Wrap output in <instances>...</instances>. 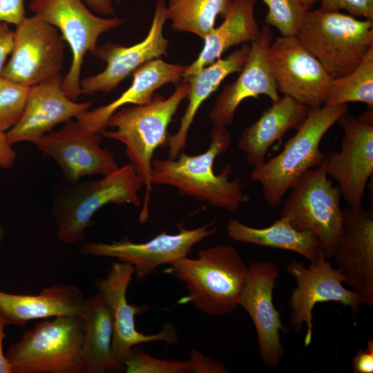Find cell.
<instances>
[{"label": "cell", "instance_id": "18", "mask_svg": "<svg viewBox=\"0 0 373 373\" xmlns=\"http://www.w3.org/2000/svg\"><path fill=\"white\" fill-rule=\"evenodd\" d=\"M165 0H156L151 28L146 37L130 46L107 42L97 47L95 55L105 61L101 73L80 81L82 93H107L145 63L167 54L169 40L163 35L168 19Z\"/></svg>", "mask_w": 373, "mask_h": 373}, {"label": "cell", "instance_id": "43", "mask_svg": "<svg viewBox=\"0 0 373 373\" xmlns=\"http://www.w3.org/2000/svg\"><path fill=\"white\" fill-rule=\"evenodd\" d=\"M9 82L0 75V89L5 86Z\"/></svg>", "mask_w": 373, "mask_h": 373}, {"label": "cell", "instance_id": "31", "mask_svg": "<svg viewBox=\"0 0 373 373\" xmlns=\"http://www.w3.org/2000/svg\"><path fill=\"white\" fill-rule=\"evenodd\" d=\"M256 2L258 0H251ZM268 8L266 25L274 26L281 36H295L306 12L309 10L300 0H261Z\"/></svg>", "mask_w": 373, "mask_h": 373}, {"label": "cell", "instance_id": "10", "mask_svg": "<svg viewBox=\"0 0 373 373\" xmlns=\"http://www.w3.org/2000/svg\"><path fill=\"white\" fill-rule=\"evenodd\" d=\"M16 26L11 56L1 75L28 87L60 77L65 44L58 30L35 15Z\"/></svg>", "mask_w": 373, "mask_h": 373}, {"label": "cell", "instance_id": "14", "mask_svg": "<svg viewBox=\"0 0 373 373\" xmlns=\"http://www.w3.org/2000/svg\"><path fill=\"white\" fill-rule=\"evenodd\" d=\"M336 123L343 135L340 149L327 155L326 173L338 182L349 207H361L373 175V121L347 111Z\"/></svg>", "mask_w": 373, "mask_h": 373}, {"label": "cell", "instance_id": "45", "mask_svg": "<svg viewBox=\"0 0 373 373\" xmlns=\"http://www.w3.org/2000/svg\"><path fill=\"white\" fill-rule=\"evenodd\" d=\"M0 269H1V264H0Z\"/></svg>", "mask_w": 373, "mask_h": 373}, {"label": "cell", "instance_id": "36", "mask_svg": "<svg viewBox=\"0 0 373 373\" xmlns=\"http://www.w3.org/2000/svg\"><path fill=\"white\" fill-rule=\"evenodd\" d=\"M25 17L24 0H0V22L17 26Z\"/></svg>", "mask_w": 373, "mask_h": 373}, {"label": "cell", "instance_id": "35", "mask_svg": "<svg viewBox=\"0 0 373 373\" xmlns=\"http://www.w3.org/2000/svg\"><path fill=\"white\" fill-rule=\"evenodd\" d=\"M191 372L193 373H227L225 365L220 361L210 358L196 349H193L187 361Z\"/></svg>", "mask_w": 373, "mask_h": 373}, {"label": "cell", "instance_id": "42", "mask_svg": "<svg viewBox=\"0 0 373 373\" xmlns=\"http://www.w3.org/2000/svg\"><path fill=\"white\" fill-rule=\"evenodd\" d=\"M300 2L308 9L313 6V5L319 0H300Z\"/></svg>", "mask_w": 373, "mask_h": 373}, {"label": "cell", "instance_id": "17", "mask_svg": "<svg viewBox=\"0 0 373 373\" xmlns=\"http://www.w3.org/2000/svg\"><path fill=\"white\" fill-rule=\"evenodd\" d=\"M101 140L99 133L88 131L75 118L33 143L43 154L52 158L67 180L74 183L87 175H106L119 167L113 154L101 147Z\"/></svg>", "mask_w": 373, "mask_h": 373}, {"label": "cell", "instance_id": "38", "mask_svg": "<svg viewBox=\"0 0 373 373\" xmlns=\"http://www.w3.org/2000/svg\"><path fill=\"white\" fill-rule=\"evenodd\" d=\"M14 40V31L8 23L0 22V75L7 57L11 54Z\"/></svg>", "mask_w": 373, "mask_h": 373}, {"label": "cell", "instance_id": "5", "mask_svg": "<svg viewBox=\"0 0 373 373\" xmlns=\"http://www.w3.org/2000/svg\"><path fill=\"white\" fill-rule=\"evenodd\" d=\"M295 37L333 78L354 70L373 46V21L340 10H308Z\"/></svg>", "mask_w": 373, "mask_h": 373}, {"label": "cell", "instance_id": "24", "mask_svg": "<svg viewBox=\"0 0 373 373\" xmlns=\"http://www.w3.org/2000/svg\"><path fill=\"white\" fill-rule=\"evenodd\" d=\"M310 111L287 95L273 102L254 123L243 130L238 140V146L245 153L248 164L254 168L262 164L271 146L288 131L298 130Z\"/></svg>", "mask_w": 373, "mask_h": 373}, {"label": "cell", "instance_id": "44", "mask_svg": "<svg viewBox=\"0 0 373 373\" xmlns=\"http://www.w3.org/2000/svg\"><path fill=\"white\" fill-rule=\"evenodd\" d=\"M123 1V0H117L118 2H120V1Z\"/></svg>", "mask_w": 373, "mask_h": 373}, {"label": "cell", "instance_id": "41", "mask_svg": "<svg viewBox=\"0 0 373 373\" xmlns=\"http://www.w3.org/2000/svg\"><path fill=\"white\" fill-rule=\"evenodd\" d=\"M7 325L3 317L0 313V373H12L10 363L3 352V341L6 338L4 332L5 326Z\"/></svg>", "mask_w": 373, "mask_h": 373}, {"label": "cell", "instance_id": "40", "mask_svg": "<svg viewBox=\"0 0 373 373\" xmlns=\"http://www.w3.org/2000/svg\"><path fill=\"white\" fill-rule=\"evenodd\" d=\"M90 10L97 14L106 16L115 15L112 0H84Z\"/></svg>", "mask_w": 373, "mask_h": 373}, {"label": "cell", "instance_id": "27", "mask_svg": "<svg viewBox=\"0 0 373 373\" xmlns=\"http://www.w3.org/2000/svg\"><path fill=\"white\" fill-rule=\"evenodd\" d=\"M255 3L251 0H233L223 22L206 35L198 57L186 66L183 80L221 58L231 47L251 43L259 36L260 29L254 17Z\"/></svg>", "mask_w": 373, "mask_h": 373}, {"label": "cell", "instance_id": "8", "mask_svg": "<svg viewBox=\"0 0 373 373\" xmlns=\"http://www.w3.org/2000/svg\"><path fill=\"white\" fill-rule=\"evenodd\" d=\"M325 161L326 157L292 186L280 217L287 218L297 230L315 234L321 251L329 259L341 235L343 209L340 204L341 190L328 179Z\"/></svg>", "mask_w": 373, "mask_h": 373}, {"label": "cell", "instance_id": "32", "mask_svg": "<svg viewBox=\"0 0 373 373\" xmlns=\"http://www.w3.org/2000/svg\"><path fill=\"white\" fill-rule=\"evenodd\" d=\"M127 373H191L188 361L155 358L137 345L133 347L125 362Z\"/></svg>", "mask_w": 373, "mask_h": 373}, {"label": "cell", "instance_id": "30", "mask_svg": "<svg viewBox=\"0 0 373 373\" xmlns=\"http://www.w3.org/2000/svg\"><path fill=\"white\" fill-rule=\"evenodd\" d=\"M349 102H361L373 108V46L354 70L333 79L325 105Z\"/></svg>", "mask_w": 373, "mask_h": 373}, {"label": "cell", "instance_id": "15", "mask_svg": "<svg viewBox=\"0 0 373 373\" xmlns=\"http://www.w3.org/2000/svg\"><path fill=\"white\" fill-rule=\"evenodd\" d=\"M135 274L134 267L125 262H113L106 277L95 282L97 293L110 307L114 324L112 350L117 363L125 370V362L131 349L139 344L164 341L171 345L178 342L175 327L166 323L162 329L145 334L137 330L135 317L148 309L127 301L128 287Z\"/></svg>", "mask_w": 373, "mask_h": 373}, {"label": "cell", "instance_id": "1", "mask_svg": "<svg viewBox=\"0 0 373 373\" xmlns=\"http://www.w3.org/2000/svg\"><path fill=\"white\" fill-rule=\"evenodd\" d=\"M211 142L203 153L189 155L184 152L175 159H153L151 163L153 184L175 187L182 195H186L209 205L236 212L250 197L242 189L243 183L236 178L229 180L232 166L227 165L216 174L214 162L225 153L231 144L227 127L213 125Z\"/></svg>", "mask_w": 373, "mask_h": 373}, {"label": "cell", "instance_id": "6", "mask_svg": "<svg viewBox=\"0 0 373 373\" xmlns=\"http://www.w3.org/2000/svg\"><path fill=\"white\" fill-rule=\"evenodd\" d=\"M142 186L132 165L127 164L102 179L66 188L52 206L59 240L67 245L82 242L87 229L93 225L94 215L106 204L140 206Z\"/></svg>", "mask_w": 373, "mask_h": 373}, {"label": "cell", "instance_id": "29", "mask_svg": "<svg viewBox=\"0 0 373 373\" xmlns=\"http://www.w3.org/2000/svg\"><path fill=\"white\" fill-rule=\"evenodd\" d=\"M233 0H169L167 17L176 32H189L202 39L215 28L218 16L226 17Z\"/></svg>", "mask_w": 373, "mask_h": 373}, {"label": "cell", "instance_id": "28", "mask_svg": "<svg viewBox=\"0 0 373 373\" xmlns=\"http://www.w3.org/2000/svg\"><path fill=\"white\" fill-rule=\"evenodd\" d=\"M226 229L235 241L294 251L310 262L318 258L321 251L319 240L315 234L297 230L284 217L265 228L252 227L237 219H230Z\"/></svg>", "mask_w": 373, "mask_h": 373}, {"label": "cell", "instance_id": "25", "mask_svg": "<svg viewBox=\"0 0 373 373\" xmlns=\"http://www.w3.org/2000/svg\"><path fill=\"white\" fill-rule=\"evenodd\" d=\"M251 43L243 44L225 58H220L182 81L190 85L187 96L188 105L180 118L178 130L168 139L169 158L175 159L186 144L188 133L201 105L217 90L222 82L229 75L240 73L242 69Z\"/></svg>", "mask_w": 373, "mask_h": 373}, {"label": "cell", "instance_id": "3", "mask_svg": "<svg viewBox=\"0 0 373 373\" xmlns=\"http://www.w3.org/2000/svg\"><path fill=\"white\" fill-rule=\"evenodd\" d=\"M166 272L184 283L188 290L180 303H191L206 314L221 316L239 306L248 266L234 247L222 245L200 249L196 258H180Z\"/></svg>", "mask_w": 373, "mask_h": 373}, {"label": "cell", "instance_id": "4", "mask_svg": "<svg viewBox=\"0 0 373 373\" xmlns=\"http://www.w3.org/2000/svg\"><path fill=\"white\" fill-rule=\"evenodd\" d=\"M348 111V104L311 109L302 126L285 142L282 151L254 168L249 176L261 184L264 199L269 206H279L300 177L324 161L327 154L321 151V142Z\"/></svg>", "mask_w": 373, "mask_h": 373}, {"label": "cell", "instance_id": "9", "mask_svg": "<svg viewBox=\"0 0 373 373\" xmlns=\"http://www.w3.org/2000/svg\"><path fill=\"white\" fill-rule=\"evenodd\" d=\"M30 10L55 27L71 49L73 59L61 79V89L71 100L81 95L80 76L85 55H95L100 36L119 26L124 19L103 18L92 13L84 0H30Z\"/></svg>", "mask_w": 373, "mask_h": 373}, {"label": "cell", "instance_id": "39", "mask_svg": "<svg viewBox=\"0 0 373 373\" xmlns=\"http://www.w3.org/2000/svg\"><path fill=\"white\" fill-rule=\"evenodd\" d=\"M16 153L8 143L6 133H0V167H11L15 161Z\"/></svg>", "mask_w": 373, "mask_h": 373}, {"label": "cell", "instance_id": "33", "mask_svg": "<svg viewBox=\"0 0 373 373\" xmlns=\"http://www.w3.org/2000/svg\"><path fill=\"white\" fill-rule=\"evenodd\" d=\"M30 87L8 82L0 89V133L10 130L24 111Z\"/></svg>", "mask_w": 373, "mask_h": 373}, {"label": "cell", "instance_id": "12", "mask_svg": "<svg viewBox=\"0 0 373 373\" xmlns=\"http://www.w3.org/2000/svg\"><path fill=\"white\" fill-rule=\"evenodd\" d=\"M214 224L215 222H212L193 229L179 225L177 233L162 231L143 242H133L128 239L111 242H84L79 245V252L83 255L114 258L127 262L134 267L137 278H144L159 266L171 265L186 257L197 244L218 229L212 227Z\"/></svg>", "mask_w": 373, "mask_h": 373}, {"label": "cell", "instance_id": "20", "mask_svg": "<svg viewBox=\"0 0 373 373\" xmlns=\"http://www.w3.org/2000/svg\"><path fill=\"white\" fill-rule=\"evenodd\" d=\"M272 39L270 26L264 25L259 36L251 42L239 76L234 82L224 86L210 110L209 117L213 125L225 127L231 125L238 107L247 98H257L263 95L272 102L280 98L268 58Z\"/></svg>", "mask_w": 373, "mask_h": 373}, {"label": "cell", "instance_id": "22", "mask_svg": "<svg viewBox=\"0 0 373 373\" xmlns=\"http://www.w3.org/2000/svg\"><path fill=\"white\" fill-rule=\"evenodd\" d=\"M186 66L168 63L162 57L152 59L133 72L132 84L117 99L106 105L88 109L76 119L88 131L102 133L107 128L109 118L118 109L127 104L149 103L156 90L170 83L178 85L182 79Z\"/></svg>", "mask_w": 373, "mask_h": 373}, {"label": "cell", "instance_id": "26", "mask_svg": "<svg viewBox=\"0 0 373 373\" xmlns=\"http://www.w3.org/2000/svg\"><path fill=\"white\" fill-rule=\"evenodd\" d=\"M79 316L83 325L81 358L84 373L122 372L112 350L113 314L98 293L85 298Z\"/></svg>", "mask_w": 373, "mask_h": 373}, {"label": "cell", "instance_id": "16", "mask_svg": "<svg viewBox=\"0 0 373 373\" xmlns=\"http://www.w3.org/2000/svg\"><path fill=\"white\" fill-rule=\"evenodd\" d=\"M279 275L278 266L271 261H256L248 266L239 305L251 317L258 336V353L264 365L276 367L285 350L280 332H288L273 302V291Z\"/></svg>", "mask_w": 373, "mask_h": 373}, {"label": "cell", "instance_id": "2", "mask_svg": "<svg viewBox=\"0 0 373 373\" xmlns=\"http://www.w3.org/2000/svg\"><path fill=\"white\" fill-rule=\"evenodd\" d=\"M189 89V83L182 81L166 98L155 93L149 103L124 106L116 111L108 121L107 128L115 130L106 129L101 133L125 146L130 164L146 187L144 203L139 217L142 223L149 215L153 154L157 148L167 144L168 126L181 103L186 99Z\"/></svg>", "mask_w": 373, "mask_h": 373}, {"label": "cell", "instance_id": "13", "mask_svg": "<svg viewBox=\"0 0 373 373\" xmlns=\"http://www.w3.org/2000/svg\"><path fill=\"white\" fill-rule=\"evenodd\" d=\"M268 58L278 91L311 109L325 105L333 78L295 36L272 41Z\"/></svg>", "mask_w": 373, "mask_h": 373}, {"label": "cell", "instance_id": "19", "mask_svg": "<svg viewBox=\"0 0 373 373\" xmlns=\"http://www.w3.org/2000/svg\"><path fill=\"white\" fill-rule=\"evenodd\" d=\"M332 258L347 283L361 298L373 305V210L344 208L341 235Z\"/></svg>", "mask_w": 373, "mask_h": 373}, {"label": "cell", "instance_id": "11", "mask_svg": "<svg viewBox=\"0 0 373 373\" xmlns=\"http://www.w3.org/2000/svg\"><path fill=\"white\" fill-rule=\"evenodd\" d=\"M287 271L294 278L296 287L289 300L290 323L297 333L305 325V347L309 345L313 331L312 311L318 303L334 301L350 307L354 314L363 305L361 297L353 290L343 287L345 276L339 269H334L320 251L318 258L306 267L298 260L291 261Z\"/></svg>", "mask_w": 373, "mask_h": 373}, {"label": "cell", "instance_id": "37", "mask_svg": "<svg viewBox=\"0 0 373 373\" xmlns=\"http://www.w3.org/2000/svg\"><path fill=\"white\" fill-rule=\"evenodd\" d=\"M354 373L373 372V340L367 341V347L359 349L352 361Z\"/></svg>", "mask_w": 373, "mask_h": 373}, {"label": "cell", "instance_id": "21", "mask_svg": "<svg viewBox=\"0 0 373 373\" xmlns=\"http://www.w3.org/2000/svg\"><path fill=\"white\" fill-rule=\"evenodd\" d=\"M61 76L30 87L21 117L6 133L8 143L35 140L50 132L56 125L77 118L88 111L90 102L77 103L61 89Z\"/></svg>", "mask_w": 373, "mask_h": 373}, {"label": "cell", "instance_id": "34", "mask_svg": "<svg viewBox=\"0 0 373 373\" xmlns=\"http://www.w3.org/2000/svg\"><path fill=\"white\" fill-rule=\"evenodd\" d=\"M321 8L347 10L352 16L373 21V0H319Z\"/></svg>", "mask_w": 373, "mask_h": 373}, {"label": "cell", "instance_id": "7", "mask_svg": "<svg viewBox=\"0 0 373 373\" xmlns=\"http://www.w3.org/2000/svg\"><path fill=\"white\" fill-rule=\"evenodd\" d=\"M80 316H58L37 323L6 352L12 373H84Z\"/></svg>", "mask_w": 373, "mask_h": 373}, {"label": "cell", "instance_id": "23", "mask_svg": "<svg viewBox=\"0 0 373 373\" xmlns=\"http://www.w3.org/2000/svg\"><path fill=\"white\" fill-rule=\"evenodd\" d=\"M85 298L78 287L66 283L46 287L35 295L0 290V313L7 325L23 326L36 319L79 316Z\"/></svg>", "mask_w": 373, "mask_h": 373}]
</instances>
